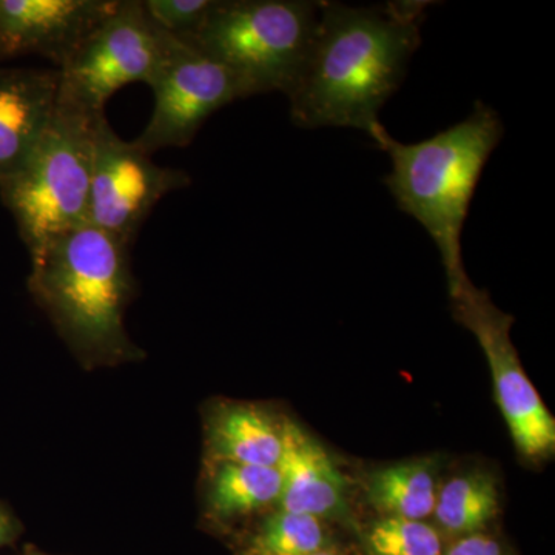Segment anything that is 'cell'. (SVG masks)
Returning <instances> with one entry per match:
<instances>
[{"mask_svg":"<svg viewBox=\"0 0 555 555\" xmlns=\"http://www.w3.org/2000/svg\"><path fill=\"white\" fill-rule=\"evenodd\" d=\"M426 7L404 0L378 7L321 2L308 60L286 93L292 122L357 129L377 142L386 131L379 109L422 43Z\"/></svg>","mask_w":555,"mask_h":555,"instance_id":"obj_1","label":"cell"},{"mask_svg":"<svg viewBox=\"0 0 555 555\" xmlns=\"http://www.w3.org/2000/svg\"><path fill=\"white\" fill-rule=\"evenodd\" d=\"M451 299L455 320L485 352L500 411L518 452L531 462L550 459L555 451V420L521 366L511 339L514 317L496 308L488 292L470 281Z\"/></svg>","mask_w":555,"mask_h":555,"instance_id":"obj_7","label":"cell"},{"mask_svg":"<svg viewBox=\"0 0 555 555\" xmlns=\"http://www.w3.org/2000/svg\"><path fill=\"white\" fill-rule=\"evenodd\" d=\"M366 555H441V532L425 520L382 517L364 535Z\"/></svg>","mask_w":555,"mask_h":555,"instance_id":"obj_18","label":"cell"},{"mask_svg":"<svg viewBox=\"0 0 555 555\" xmlns=\"http://www.w3.org/2000/svg\"><path fill=\"white\" fill-rule=\"evenodd\" d=\"M499 485L485 470H469L449 478L438 491L436 517L438 531L465 537L481 532L499 514Z\"/></svg>","mask_w":555,"mask_h":555,"instance_id":"obj_15","label":"cell"},{"mask_svg":"<svg viewBox=\"0 0 555 555\" xmlns=\"http://www.w3.org/2000/svg\"><path fill=\"white\" fill-rule=\"evenodd\" d=\"M14 534V521L7 511L0 507V546L5 545Z\"/></svg>","mask_w":555,"mask_h":555,"instance_id":"obj_21","label":"cell"},{"mask_svg":"<svg viewBox=\"0 0 555 555\" xmlns=\"http://www.w3.org/2000/svg\"><path fill=\"white\" fill-rule=\"evenodd\" d=\"M100 115L57 98L53 119L30 158L0 182V198L30 257L51 240L89 224L94 120Z\"/></svg>","mask_w":555,"mask_h":555,"instance_id":"obj_4","label":"cell"},{"mask_svg":"<svg viewBox=\"0 0 555 555\" xmlns=\"http://www.w3.org/2000/svg\"><path fill=\"white\" fill-rule=\"evenodd\" d=\"M441 555H506L503 546L494 537L476 532L460 537Z\"/></svg>","mask_w":555,"mask_h":555,"instance_id":"obj_20","label":"cell"},{"mask_svg":"<svg viewBox=\"0 0 555 555\" xmlns=\"http://www.w3.org/2000/svg\"><path fill=\"white\" fill-rule=\"evenodd\" d=\"M208 444L218 463L278 466L284 451V422L255 404H224L208 423Z\"/></svg>","mask_w":555,"mask_h":555,"instance_id":"obj_13","label":"cell"},{"mask_svg":"<svg viewBox=\"0 0 555 555\" xmlns=\"http://www.w3.org/2000/svg\"><path fill=\"white\" fill-rule=\"evenodd\" d=\"M320 9L318 0H217L185 42L229 68L244 96L286 94L308 60Z\"/></svg>","mask_w":555,"mask_h":555,"instance_id":"obj_5","label":"cell"},{"mask_svg":"<svg viewBox=\"0 0 555 555\" xmlns=\"http://www.w3.org/2000/svg\"><path fill=\"white\" fill-rule=\"evenodd\" d=\"M283 486L278 506L320 520H347L349 500L345 474L326 449L291 420H284Z\"/></svg>","mask_w":555,"mask_h":555,"instance_id":"obj_12","label":"cell"},{"mask_svg":"<svg viewBox=\"0 0 555 555\" xmlns=\"http://www.w3.org/2000/svg\"><path fill=\"white\" fill-rule=\"evenodd\" d=\"M283 477L278 466L235 465L218 463L210 486L208 505L221 518H233L257 513L278 505Z\"/></svg>","mask_w":555,"mask_h":555,"instance_id":"obj_16","label":"cell"},{"mask_svg":"<svg viewBox=\"0 0 555 555\" xmlns=\"http://www.w3.org/2000/svg\"><path fill=\"white\" fill-rule=\"evenodd\" d=\"M57 69L0 68V182L30 158L56 112Z\"/></svg>","mask_w":555,"mask_h":555,"instance_id":"obj_11","label":"cell"},{"mask_svg":"<svg viewBox=\"0 0 555 555\" xmlns=\"http://www.w3.org/2000/svg\"><path fill=\"white\" fill-rule=\"evenodd\" d=\"M150 89L155 93V108L133 141L150 156L160 149L185 147L215 112L246 98L229 68L177 38Z\"/></svg>","mask_w":555,"mask_h":555,"instance_id":"obj_9","label":"cell"},{"mask_svg":"<svg viewBox=\"0 0 555 555\" xmlns=\"http://www.w3.org/2000/svg\"><path fill=\"white\" fill-rule=\"evenodd\" d=\"M502 138L499 113L477 102L465 120L425 141L403 144L383 131L375 142L392 163L383 182L398 208L436 243L451 297L469 281L463 266V228L486 163Z\"/></svg>","mask_w":555,"mask_h":555,"instance_id":"obj_2","label":"cell"},{"mask_svg":"<svg viewBox=\"0 0 555 555\" xmlns=\"http://www.w3.org/2000/svg\"><path fill=\"white\" fill-rule=\"evenodd\" d=\"M118 3L119 0H0V62L36 54L61 68Z\"/></svg>","mask_w":555,"mask_h":555,"instance_id":"obj_10","label":"cell"},{"mask_svg":"<svg viewBox=\"0 0 555 555\" xmlns=\"http://www.w3.org/2000/svg\"><path fill=\"white\" fill-rule=\"evenodd\" d=\"M324 521L308 514L278 509L251 539L254 555H310L331 550Z\"/></svg>","mask_w":555,"mask_h":555,"instance_id":"obj_17","label":"cell"},{"mask_svg":"<svg viewBox=\"0 0 555 555\" xmlns=\"http://www.w3.org/2000/svg\"><path fill=\"white\" fill-rule=\"evenodd\" d=\"M190 185L185 171L153 163L134 142L120 139L105 113L94 120L93 170L87 222L130 247L164 196Z\"/></svg>","mask_w":555,"mask_h":555,"instance_id":"obj_8","label":"cell"},{"mask_svg":"<svg viewBox=\"0 0 555 555\" xmlns=\"http://www.w3.org/2000/svg\"><path fill=\"white\" fill-rule=\"evenodd\" d=\"M173 39L150 21L141 0H119L57 68V98L91 115L104 113L109 98L122 87L152 83Z\"/></svg>","mask_w":555,"mask_h":555,"instance_id":"obj_6","label":"cell"},{"mask_svg":"<svg viewBox=\"0 0 555 555\" xmlns=\"http://www.w3.org/2000/svg\"><path fill=\"white\" fill-rule=\"evenodd\" d=\"M31 294L79 350L129 356L124 308L129 301V246L86 224L31 255Z\"/></svg>","mask_w":555,"mask_h":555,"instance_id":"obj_3","label":"cell"},{"mask_svg":"<svg viewBox=\"0 0 555 555\" xmlns=\"http://www.w3.org/2000/svg\"><path fill=\"white\" fill-rule=\"evenodd\" d=\"M150 21L166 35L192 39L217 5V0H141Z\"/></svg>","mask_w":555,"mask_h":555,"instance_id":"obj_19","label":"cell"},{"mask_svg":"<svg viewBox=\"0 0 555 555\" xmlns=\"http://www.w3.org/2000/svg\"><path fill=\"white\" fill-rule=\"evenodd\" d=\"M310 555H335V554L332 553L331 550H327V551H321V553H315V554H310Z\"/></svg>","mask_w":555,"mask_h":555,"instance_id":"obj_22","label":"cell"},{"mask_svg":"<svg viewBox=\"0 0 555 555\" xmlns=\"http://www.w3.org/2000/svg\"><path fill=\"white\" fill-rule=\"evenodd\" d=\"M440 486V459L423 456L369 474L366 496L383 517L425 520L436 509Z\"/></svg>","mask_w":555,"mask_h":555,"instance_id":"obj_14","label":"cell"}]
</instances>
